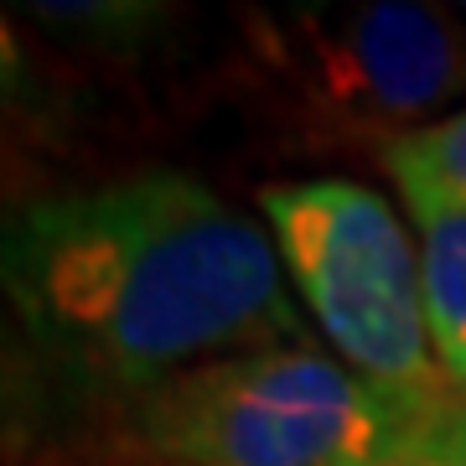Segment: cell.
<instances>
[{
    "label": "cell",
    "mask_w": 466,
    "mask_h": 466,
    "mask_svg": "<svg viewBox=\"0 0 466 466\" xmlns=\"http://www.w3.org/2000/svg\"><path fill=\"white\" fill-rule=\"evenodd\" d=\"M259 213L327 348L379 394L435 415L451 379L435 363L420 244L394 202L352 177H311L259 187Z\"/></svg>",
    "instance_id": "277c9868"
},
{
    "label": "cell",
    "mask_w": 466,
    "mask_h": 466,
    "mask_svg": "<svg viewBox=\"0 0 466 466\" xmlns=\"http://www.w3.org/2000/svg\"><path fill=\"white\" fill-rule=\"evenodd\" d=\"M84 84L0 5V213L78 187L67 171L84 161Z\"/></svg>",
    "instance_id": "5b68a950"
},
{
    "label": "cell",
    "mask_w": 466,
    "mask_h": 466,
    "mask_svg": "<svg viewBox=\"0 0 466 466\" xmlns=\"http://www.w3.org/2000/svg\"><path fill=\"white\" fill-rule=\"evenodd\" d=\"M379 167L394 177L400 198H435L466 208V104L456 115L394 140L379 156Z\"/></svg>",
    "instance_id": "ba28073f"
},
{
    "label": "cell",
    "mask_w": 466,
    "mask_h": 466,
    "mask_svg": "<svg viewBox=\"0 0 466 466\" xmlns=\"http://www.w3.org/2000/svg\"><path fill=\"white\" fill-rule=\"evenodd\" d=\"M36 36L63 42L88 57H140L161 36L177 32V5H146V0H42V5H11Z\"/></svg>",
    "instance_id": "52a82bcc"
},
{
    "label": "cell",
    "mask_w": 466,
    "mask_h": 466,
    "mask_svg": "<svg viewBox=\"0 0 466 466\" xmlns=\"http://www.w3.org/2000/svg\"><path fill=\"white\" fill-rule=\"evenodd\" d=\"M431 456L466 466V389H451V400L435 415V435H431Z\"/></svg>",
    "instance_id": "30bf717a"
},
{
    "label": "cell",
    "mask_w": 466,
    "mask_h": 466,
    "mask_svg": "<svg viewBox=\"0 0 466 466\" xmlns=\"http://www.w3.org/2000/svg\"><path fill=\"white\" fill-rule=\"evenodd\" d=\"M228 84L296 156H383L461 109L466 16L420 0L238 5Z\"/></svg>",
    "instance_id": "7a4b0ae2"
},
{
    "label": "cell",
    "mask_w": 466,
    "mask_h": 466,
    "mask_svg": "<svg viewBox=\"0 0 466 466\" xmlns=\"http://www.w3.org/2000/svg\"><path fill=\"white\" fill-rule=\"evenodd\" d=\"M404 208L415 218L435 363L451 389H466V208L435 198H404Z\"/></svg>",
    "instance_id": "8992f818"
},
{
    "label": "cell",
    "mask_w": 466,
    "mask_h": 466,
    "mask_svg": "<svg viewBox=\"0 0 466 466\" xmlns=\"http://www.w3.org/2000/svg\"><path fill=\"white\" fill-rule=\"evenodd\" d=\"M47 400H52L47 373L36 363L26 332H21L16 317H11L5 296H0V446L32 435L42 410H47Z\"/></svg>",
    "instance_id": "9c48e42d"
},
{
    "label": "cell",
    "mask_w": 466,
    "mask_h": 466,
    "mask_svg": "<svg viewBox=\"0 0 466 466\" xmlns=\"http://www.w3.org/2000/svg\"><path fill=\"white\" fill-rule=\"evenodd\" d=\"M456 11H461V16H466V5H456Z\"/></svg>",
    "instance_id": "7c38bea8"
},
{
    "label": "cell",
    "mask_w": 466,
    "mask_h": 466,
    "mask_svg": "<svg viewBox=\"0 0 466 466\" xmlns=\"http://www.w3.org/2000/svg\"><path fill=\"white\" fill-rule=\"evenodd\" d=\"M435 415L379 394L317 342H290L115 404L109 441L125 466H368L431 456Z\"/></svg>",
    "instance_id": "3957f363"
},
{
    "label": "cell",
    "mask_w": 466,
    "mask_h": 466,
    "mask_svg": "<svg viewBox=\"0 0 466 466\" xmlns=\"http://www.w3.org/2000/svg\"><path fill=\"white\" fill-rule=\"evenodd\" d=\"M368 466H456V461H446V456H394V461H368Z\"/></svg>",
    "instance_id": "8fae6325"
},
{
    "label": "cell",
    "mask_w": 466,
    "mask_h": 466,
    "mask_svg": "<svg viewBox=\"0 0 466 466\" xmlns=\"http://www.w3.org/2000/svg\"><path fill=\"white\" fill-rule=\"evenodd\" d=\"M0 296L47 389L109 410L218 358L311 342L269 228L187 171L5 208Z\"/></svg>",
    "instance_id": "6da1fadb"
}]
</instances>
